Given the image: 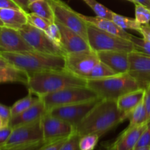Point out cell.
I'll list each match as a JSON object with an SVG mask.
<instances>
[{
	"instance_id": "1",
	"label": "cell",
	"mask_w": 150,
	"mask_h": 150,
	"mask_svg": "<svg viewBox=\"0 0 150 150\" xmlns=\"http://www.w3.org/2000/svg\"><path fill=\"white\" fill-rule=\"evenodd\" d=\"M126 120L117 101L102 99L75 127V132L81 136L97 134L100 138Z\"/></svg>"
},
{
	"instance_id": "2",
	"label": "cell",
	"mask_w": 150,
	"mask_h": 150,
	"mask_svg": "<svg viewBox=\"0 0 150 150\" xmlns=\"http://www.w3.org/2000/svg\"><path fill=\"white\" fill-rule=\"evenodd\" d=\"M86 81L63 69L32 73L29 76L26 86L29 92L40 98L66 88L86 86Z\"/></svg>"
},
{
	"instance_id": "3",
	"label": "cell",
	"mask_w": 150,
	"mask_h": 150,
	"mask_svg": "<svg viewBox=\"0 0 150 150\" xmlns=\"http://www.w3.org/2000/svg\"><path fill=\"white\" fill-rule=\"evenodd\" d=\"M0 55L11 65L26 72L28 76L40 72L65 69L64 56L47 54L36 51L23 52L0 51Z\"/></svg>"
},
{
	"instance_id": "4",
	"label": "cell",
	"mask_w": 150,
	"mask_h": 150,
	"mask_svg": "<svg viewBox=\"0 0 150 150\" xmlns=\"http://www.w3.org/2000/svg\"><path fill=\"white\" fill-rule=\"evenodd\" d=\"M86 81V86L103 100L117 101L125 94L140 89L136 81L128 73Z\"/></svg>"
},
{
	"instance_id": "5",
	"label": "cell",
	"mask_w": 150,
	"mask_h": 150,
	"mask_svg": "<svg viewBox=\"0 0 150 150\" xmlns=\"http://www.w3.org/2000/svg\"><path fill=\"white\" fill-rule=\"evenodd\" d=\"M100 98L88 86L69 87L40 97L44 103L46 111L56 108L86 102Z\"/></svg>"
},
{
	"instance_id": "6",
	"label": "cell",
	"mask_w": 150,
	"mask_h": 150,
	"mask_svg": "<svg viewBox=\"0 0 150 150\" xmlns=\"http://www.w3.org/2000/svg\"><path fill=\"white\" fill-rule=\"evenodd\" d=\"M88 42L91 49L95 52L105 51H134V45L130 40L108 33L87 23Z\"/></svg>"
},
{
	"instance_id": "7",
	"label": "cell",
	"mask_w": 150,
	"mask_h": 150,
	"mask_svg": "<svg viewBox=\"0 0 150 150\" xmlns=\"http://www.w3.org/2000/svg\"><path fill=\"white\" fill-rule=\"evenodd\" d=\"M54 15V22L69 28L88 41L87 23L80 13L73 10L62 0H48Z\"/></svg>"
},
{
	"instance_id": "8",
	"label": "cell",
	"mask_w": 150,
	"mask_h": 150,
	"mask_svg": "<svg viewBox=\"0 0 150 150\" xmlns=\"http://www.w3.org/2000/svg\"><path fill=\"white\" fill-rule=\"evenodd\" d=\"M18 30L35 51L52 55L65 56L61 47L50 39L45 32L29 23L21 26Z\"/></svg>"
},
{
	"instance_id": "9",
	"label": "cell",
	"mask_w": 150,
	"mask_h": 150,
	"mask_svg": "<svg viewBox=\"0 0 150 150\" xmlns=\"http://www.w3.org/2000/svg\"><path fill=\"white\" fill-rule=\"evenodd\" d=\"M44 141L41 119L13 128L11 135L1 149L32 144Z\"/></svg>"
},
{
	"instance_id": "10",
	"label": "cell",
	"mask_w": 150,
	"mask_h": 150,
	"mask_svg": "<svg viewBox=\"0 0 150 150\" xmlns=\"http://www.w3.org/2000/svg\"><path fill=\"white\" fill-rule=\"evenodd\" d=\"M64 58L66 70L86 80L89 73L100 62L98 53L92 50L69 53L65 54Z\"/></svg>"
},
{
	"instance_id": "11",
	"label": "cell",
	"mask_w": 150,
	"mask_h": 150,
	"mask_svg": "<svg viewBox=\"0 0 150 150\" xmlns=\"http://www.w3.org/2000/svg\"><path fill=\"white\" fill-rule=\"evenodd\" d=\"M102 100L98 98L92 100L64 106L56 107L47 112L59 119L70 123L74 127L83 120L88 113Z\"/></svg>"
},
{
	"instance_id": "12",
	"label": "cell",
	"mask_w": 150,
	"mask_h": 150,
	"mask_svg": "<svg viewBox=\"0 0 150 150\" xmlns=\"http://www.w3.org/2000/svg\"><path fill=\"white\" fill-rule=\"evenodd\" d=\"M43 139L46 142H54L71 136L75 132L74 126L45 112L41 118Z\"/></svg>"
},
{
	"instance_id": "13",
	"label": "cell",
	"mask_w": 150,
	"mask_h": 150,
	"mask_svg": "<svg viewBox=\"0 0 150 150\" xmlns=\"http://www.w3.org/2000/svg\"><path fill=\"white\" fill-rule=\"evenodd\" d=\"M128 73L140 89H146L150 84V55L136 51L129 53Z\"/></svg>"
},
{
	"instance_id": "14",
	"label": "cell",
	"mask_w": 150,
	"mask_h": 150,
	"mask_svg": "<svg viewBox=\"0 0 150 150\" xmlns=\"http://www.w3.org/2000/svg\"><path fill=\"white\" fill-rule=\"evenodd\" d=\"M0 51L23 52L35 50L25 40L18 29L4 26L0 31Z\"/></svg>"
},
{
	"instance_id": "15",
	"label": "cell",
	"mask_w": 150,
	"mask_h": 150,
	"mask_svg": "<svg viewBox=\"0 0 150 150\" xmlns=\"http://www.w3.org/2000/svg\"><path fill=\"white\" fill-rule=\"evenodd\" d=\"M149 122L133 127H127L114 142L106 146L107 150H133Z\"/></svg>"
},
{
	"instance_id": "16",
	"label": "cell",
	"mask_w": 150,
	"mask_h": 150,
	"mask_svg": "<svg viewBox=\"0 0 150 150\" xmlns=\"http://www.w3.org/2000/svg\"><path fill=\"white\" fill-rule=\"evenodd\" d=\"M61 32V46L62 49L66 54L89 51L91 49L89 44L86 40L76 32L57 23Z\"/></svg>"
},
{
	"instance_id": "17",
	"label": "cell",
	"mask_w": 150,
	"mask_h": 150,
	"mask_svg": "<svg viewBox=\"0 0 150 150\" xmlns=\"http://www.w3.org/2000/svg\"><path fill=\"white\" fill-rule=\"evenodd\" d=\"M97 53L100 61L111 67L117 74L128 73L129 53L117 51H99Z\"/></svg>"
},
{
	"instance_id": "18",
	"label": "cell",
	"mask_w": 150,
	"mask_h": 150,
	"mask_svg": "<svg viewBox=\"0 0 150 150\" xmlns=\"http://www.w3.org/2000/svg\"><path fill=\"white\" fill-rule=\"evenodd\" d=\"M45 112L46 109L43 101L39 98L38 101L30 108L15 117H11L9 125L14 128L17 126L34 122L37 120H40Z\"/></svg>"
},
{
	"instance_id": "19",
	"label": "cell",
	"mask_w": 150,
	"mask_h": 150,
	"mask_svg": "<svg viewBox=\"0 0 150 150\" xmlns=\"http://www.w3.org/2000/svg\"><path fill=\"white\" fill-rule=\"evenodd\" d=\"M80 16L86 23L101 29L108 33L112 34V35H117L120 38H125L130 40V38L131 34H129L126 32L125 29H122L121 27L116 24L111 19L103 18L100 17H92V16H87L82 15L80 13Z\"/></svg>"
},
{
	"instance_id": "20",
	"label": "cell",
	"mask_w": 150,
	"mask_h": 150,
	"mask_svg": "<svg viewBox=\"0 0 150 150\" xmlns=\"http://www.w3.org/2000/svg\"><path fill=\"white\" fill-rule=\"evenodd\" d=\"M0 19L4 26L16 29L28 23L27 13L21 9L0 8Z\"/></svg>"
},
{
	"instance_id": "21",
	"label": "cell",
	"mask_w": 150,
	"mask_h": 150,
	"mask_svg": "<svg viewBox=\"0 0 150 150\" xmlns=\"http://www.w3.org/2000/svg\"><path fill=\"white\" fill-rule=\"evenodd\" d=\"M144 94L145 89H139L125 94L117 100V104L119 109L127 116V119L130 113L143 100Z\"/></svg>"
},
{
	"instance_id": "22",
	"label": "cell",
	"mask_w": 150,
	"mask_h": 150,
	"mask_svg": "<svg viewBox=\"0 0 150 150\" xmlns=\"http://www.w3.org/2000/svg\"><path fill=\"white\" fill-rule=\"evenodd\" d=\"M29 76L26 72L13 65L0 67V83H21L26 86Z\"/></svg>"
},
{
	"instance_id": "23",
	"label": "cell",
	"mask_w": 150,
	"mask_h": 150,
	"mask_svg": "<svg viewBox=\"0 0 150 150\" xmlns=\"http://www.w3.org/2000/svg\"><path fill=\"white\" fill-rule=\"evenodd\" d=\"M29 13H33L44 18L50 22H54V15L48 0H39L30 3L29 5Z\"/></svg>"
},
{
	"instance_id": "24",
	"label": "cell",
	"mask_w": 150,
	"mask_h": 150,
	"mask_svg": "<svg viewBox=\"0 0 150 150\" xmlns=\"http://www.w3.org/2000/svg\"><path fill=\"white\" fill-rule=\"evenodd\" d=\"M34 94L29 92L26 97L21 98L19 100L16 101L11 107H10V113H11V117H15L18 114H21L23 111H26L29 108H30L32 105L35 103L39 99L38 96L34 97Z\"/></svg>"
},
{
	"instance_id": "25",
	"label": "cell",
	"mask_w": 150,
	"mask_h": 150,
	"mask_svg": "<svg viewBox=\"0 0 150 150\" xmlns=\"http://www.w3.org/2000/svg\"><path fill=\"white\" fill-rule=\"evenodd\" d=\"M130 120V124L128 127H133L135 126L141 125L146 122H149L147 121L146 108H145L144 100L138 105V106L132 111L128 117Z\"/></svg>"
},
{
	"instance_id": "26",
	"label": "cell",
	"mask_w": 150,
	"mask_h": 150,
	"mask_svg": "<svg viewBox=\"0 0 150 150\" xmlns=\"http://www.w3.org/2000/svg\"><path fill=\"white\" fill-rule=\"evenodd\" d=\"M115 75H117V73L111 67H108L105 63L100 61L88 75L86 77V80L104 79V78L115 76Z\"/></svg>"
},
{
	"instance_id": "27",
	"label": "cell",
	"mask_w": 150,
	"mask_h": 150,
	"mask_svg": "<svg viewBox=\"0 0 150 150\" xmlns=\"http://www.w3.org/2000/svg\"><path fill=\"white\" fill-rule=\"evenodd\" d=\"M112 21L123 29H131V30H135L136 32H141L142 24L138 23L135 18L125 17V16L114 13Z\"/></svg>"
},
{
	"instance_id": "28",
	"label": "cell",
	"mask_w": 150,
	"mask_h": 150,
	"mask_svg": "<svg viewBox=\"0 0 150 150\" xmlns=\"http://www.w3.org/2000/svg\"><path fill=\"white\" fill-rule=\"evenodd\" d=\"M83 1L93 10L98 17L112 20L114 12L97 1L96 0H84Z\"/></svg>"
},
{
	"instance_id": "29",
	"label": "cell",
	"mask_w": 150,
	"mask_h": 150,
	"mask_svg": "<svg viewBox=\"0 0 150 150\" xmlns=\"http://www.w3.org/2000/svg\"><path fill=\"white\" fill-rule=\"evenodd\" d=\"M99 139L100 136L97 134H87L81 136L79 140L80 150H94Z\"/></svg>"
},
{
	"instance_id": "30",
	"label": "cell",
	"mask_w": 150,
	"mask_h": 150,
	"mask_svg": "<svg viewBox=\"0 0 150 150\" xmlns=\"http://www.w3.org/2000/svg\"><path fill=\"white\" fill-rule=\"evenodd\" d=\"M27 20L29 24L32 25L33 26L43 31V32H45L49 25L52 23L47 19L40 17L33 13H27Z\"/></svg>"
},
{
	"instance_id": "31",
	"label": "cell",
	"mask_w": 150,
	"mask_h": 150,
	"mask_svg": "<svg viewBox=\"0 0 150 150\" xmlns=\"http://www.w3.org/2000/svg\"><path fill=\"white\" fill-rule=\"evenodd\" d=\"M135 8V19L140 24H146L150 22V9L139 4H136Z\"/></svg>"
},
{
	"instance_id": "32",
	"label": "cell",
	"mask_w": 150,
	"mask_h": 150,
	"mask_svg": "<svg viewBox=\"0 0 150 150\" xmlns=\"http://www.w3.org/2000/svg\"><path fill=\"white\" fill-rule=\"evenodd\" d=\"M130 40L133 43L134 51L150 55L149 41L146 40L144 38H140L139 37L134 36L133 35H130Z\"/></svg>"
},
{
	"instance_id": "33",
	"label": "cell",
	"mask_w": 150,
	"mask_h": 150,
	"mask_svg": "<svg viewBox=\"0 0 150 150\" xmlns=\"http://www.w3.org/2000/svg\"><path fill=\"white\" fill-rule=\"evenodd\" d=\"M81 136L74 132L71 136H69L67 140L64 142L59 150H80L79 148V140Z\"/></svg>"
},
{
	"instance_id": "34",
	"label": "cell",
	"mask_w": 150,
	"mask_h": 150,
	"mask_svg": "<svg viewBox=\"0 0 150 150\" xmlns=\"http://www.w3.org/2000/svg\"><path fill=\"white\" fill-rule=\"evenodd\" d=\"M45 32L50 39L52 40L56 44L60 46V43H61V32H60V29L57 23L52 22Z\"/></svg>"
},
{
	"instance_id": "35",
	"label": "cell",
	"mask_w": 150,
	"mask_h": 150,
	"mask_svg": "<svg viewBox=\"0 0 150 150\" xmlns=\"http://www.w3.org/2000/svg\"><path fill=\"white\" fill-rule=\"evenodd\" d=\"M150 146V122L148 124L147 127L145 129L144 133H142V136L139 139L135 149L141 147H146Z\"/></svg>"
},
{
	"instance_id": "36",
	"label": "cell",
	"mask_w": 150,
	"mask_h": 150,
	"mask_svg": "<svg viewBox=\"0 0 150 150\" xmlns=\"http://www.w3.org/2000/svg\"><path fill=\"white\" fill-rule=\"evenodd\" d=\"M67 138L59 139V140L54 141V142H47L38 150H59L62 145L67 140Z\"/></svg>"
},
{
	"instance_id": "37",
	"label": "cell",
	"mask_w": 150,
	"mask_h": 150,
	"mask_svg": "<svg viewBox=\"0 0 150 150\" xmlns=\"http://www.w3.org/2000/svg\"><path fill=\"white\" fill-rule=\"evenodd\" d=\"M13 131V127L10 125H7L5 127L0 129V147H2L7 140L10 138Z\"/></svg>"
},
{
	"instance_id": "38",
	"label": "cell",
	"mask_w": 150,
	"mask_h": 150,
	"mask_svg": "<svg viewBox=\"0 0 150 150\" xmlns=\"http://www.w3.org/2000/svg\"><path fill=\"white\" fill-rule=\"evenodd\" d=\"M45 143H47L45 141H42V142H38V143L32 144L25 145V146H16V147L9 148V149H1V150H38L42 146H43Z\"/></svg>"
},
{
	"instance_id": "39",
	"label": "cell",
	"mask_w": 150,
	"mask_h": 150,
	"mask_svg": "<svg viewBox=\"0 0 150 150\" xmlns=\"http://www.w3.org/2000/svg\"><path fill=\"white\" fill-rule=\"evenodd\" d=\"M0 117L9 125L10 120L11 119V113H10V107L0 103Z\"/></svg>"
},
{
	"instance_id": "40",
	"label": "cell",
	"mask_w": 150,
	"mask_h": 150,
	"mask_svg": "<svg viewBox=\"0 0 150 150\" xmlns=\"http://www.w3.org/2000/svg\"><path fill=\"white\" fill-rule=\"evenodd\" d=\"M144 103L145 108H146L147 121L150 122V84L145 89Z\"/></svg>"
},
{
	"instance_id": "41",
	"label": "cell",
	"mask_w": 150,
	"mask_h": 150,
	"mask_svg": "<svg viewBox=\"0 0 150 150\" xmlns=\"http://www.w3.org/2000/svg\"><path fill=\"white\" fill-rule=\"evenodd\" d=\"M0 8L21 9L13 0H0Z\"/></svg>"
},
{
	"instance_id": "42",
	"label": "cell",
	"mask_w": 150,
	"mask_h": 150,
	"mask_svg": "<svg viewBox=\"0 0 150 150\" xmlns=\"http://www.w3.org/2000/svg\"><path fill=\"white\" fill-rule=\"evenodd\" d=\"M143 38H144L146 40L150 42V24L149 23H146L143 24L141 26V32Z\"/></svg>"
},
{
	"instance_id": "43",
	"label": "cell",
	"mask_w": 150,
	"mask_h": 150,
	"mask_svg": "<svg viewBox=\"0 0 150 150\" xmlns=\"http://www.w3.org/2000/svg\"><path fill=\"white\" fill-rule=\"evenodd\" d=\"M13 1H14V2L16 3L22 10H23L25 13H29V0H13Z\"/></svg>"
},
{
	"instance_id": "44",
	"label": "cell",
	"mask_w": 150,
	"mask_h": 150,
	"mask_svg": "<svg viewBox=\"0 0 150 150\" xmlns=\"http://www.w3.org/2000/svg\"><path fill=\"white\" fill-rule=\"evenodd\" d=\"M135 4H139L150 9V0H134Z\"/></svg>"
},
{
	"instance_id": "45",
	"label": "cell",
	"mask_w": 150,
	"mask_h": 150,
	"mask_svg": "<svg viewBox=\"0 0 150 150\" xmlns=\"http://www.w3.org/2000/svg\"><path fill=\"white\" fill-rule=\"evenodd\" d=\"M11 64L4 58L1 55H0V67H5V66H10Z\"/></svg>"
},
{
	"instance_id": "46",
	"label": "cell",
	"mask_w": 150,
	"mask_h": 150,
	"mask_svg": "<svg viewBox=\"0 0 150 150\" xmlns=\"http://www.w3.org/2000/svg\"><path fill=\"white\" fill-rule=\"evenodd\" d=\"M7 125H9L7 124V123L6 122L4 121V120H3L1 117H0V129H1L2 127H5V126H7Z\"/></svg>"
},
{
	"instance_id": "47",
	"label": "cell",
	"mask_w": 150,
	"mask_h": 150,
	"mask_svg": "<svg viewBox=\"0 0 150 150\" xmlns=\"http://www.w3.org/2000/svg\"><path fill=\"white\" fill-rule=\"evenodd\" d=\"M133 150H150V146H146V147L137 148V149H134Z\"/></svg>"
},
{
	"instance_id": "48",
	"label": "cell",
	"mask_w": 150,
	"mask_h": 150,
	"mask_svg": "<svg viewBox=\"0 0 150 150\" xmlns=\"http://www.w3.org/2000/svg\"><path fill=\"white\" fill-rule=\"evenodd\" d=\"M2 26H4V23L1 21V19H0V27H2Z\"/></svg>"
},
{
	"instance_id": "49",
	"label": "cell",
	"mask_w": 150,
	"mask_h": 150,
	"mask_svg": "<svg viewBox=\"0 0 150 150\" xmlns=\"http://www.w3.org/2000/svg\"><path fill=\"white\" fill-rule=\"evenodd\" d=\"M39 1V0H29V4H30V3H32L34 2V1Z\"/></svg>"
},
{
	"instance_id": "50",
	"label": "cell",
	"mask_w": 150,
	"mask_h": 150,
	"mask_svg": "<svg viewBox=\"0 0 150 150\" xmlns=\"http://www.w3.org/2000/svg\"><path fill=\"white\" fill-rule=\"evenodd\" d=\"M127 1H130V2H132V3H134V4H135V2H134V0H127Z\"/></svg>"
},
{
	"instance_id": "51",
	"label": "cell",
	"mask_w": 150,
	"mask_h": 150,
	"mask_svg": "<svg viewBox=\"0 0 150 150\" xmlns=\"http://www.w3.org/2000/svg\"><path fill=\"white\" fill-rule=\"evenodd\" d=\"M1 27H0V31H1Z\"/></svg>"
},
{
	"instance_id": "52",
	"label": "cell",
	"mask_w": 150,
	"mask_h": 150,
	"mask_svg": "<svg viewBox=\"0 0 150 150\" xmlns=\"http://www.w3.org/2000/svg\"><path fill=\"white\" fill-rule=\"evenodd\" d=\"M0 150H1V147H0Z\"/></svg>"
},
{
	"instance_id": "53",
	"label": "cell",
	"mask_w": 150,
	"mask_h": 150,
	"mask_svg": "<svg viewBox=\"0 0 150 150\" xmlns=\"http://www.w3.org/2000/svg\"><path fill=\"white\" fill-rule=\"evenodd\" d=\"M83 1H84V0H83Z\"/></svg>"
}]
</instances>
